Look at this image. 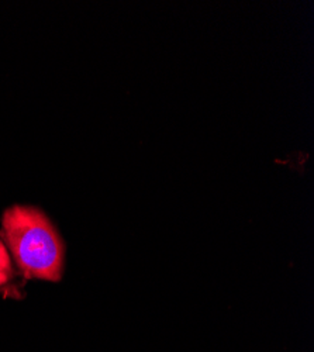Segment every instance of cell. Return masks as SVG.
Segmentation results:
<instances>
[{"mask_svg": "<svg viewBox=\"0 0 314 352\" xmlns=\"http://www.w3.org/2000/svg\"><path fill=\"white\" fill-rule=\"evenodd\" d=\"M13 275L12 261L5 241L0 239V286L6 285Z\"/></svg>", "mask_w": 314, "mask_h": 352, "instance_id": "cell-2", "label": "cell"}, {"mask_svg": "<svg viewBox=\"0 0 314 352\" xmlns=\"http://www.w3.org/2000/svg\"><path fill=\"white\" fill-rule=\"evenodd\" d=\"M2 226L5 241L24 276L61 280L65 247L58 231L41 210L13 206L5 212Z\"/></svg>", "mask_w": 314, "mask_h": 352, "instance_id": "cell-1", "label": "cell"}]
</instances>
